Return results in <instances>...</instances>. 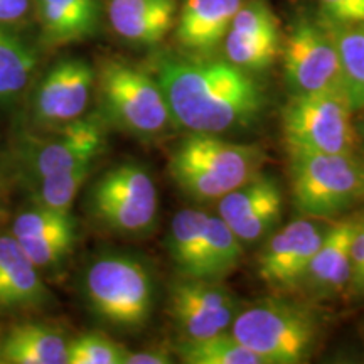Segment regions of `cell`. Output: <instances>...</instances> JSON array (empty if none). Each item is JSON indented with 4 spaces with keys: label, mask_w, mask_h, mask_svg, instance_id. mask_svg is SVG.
<instances>
[{
    "label": "cell",
    "mask_w": 364,
    "mask_h": 364,
    "mask_svg": "<svg viewBox=\"0 0 364 364\" xmlns=\"http://www.w3.org/2000/svg\"><path fill=\"white\" fill-rule=\"evenodd\" d=\"M265 152L258 145L228 142L216 134H191L172 150L169 174L188 198L220 201L260 172Z\"/></svg>",
    "instance_id": "obj_2"
},
{
    "label": "cell",
    "mask_w": 364,
    "mask_h": 364,
    "mask_svg": "<svg viewBox=\"0 0 364 364\" xmlns=\"http://www.w3.org/2000/svg\"><path fill=\"white\" fill-rule=\"evenodd\" d=\"M284 199V193L279 181L275 177L258 172L252 179L230 191L226 196H223L218 204V213L228 225L233 226L236 223L252 215L258 208L265 206L272 201Z\"/></svg>",
    "instance_id": "obj_25"
},
{
    "label": "cell",
    "mask_w": 364,
    "mask_h": 364,
    "mask_svg": "<svg viewBox=\"0 0 364 364\" xmlns=\"http://www.w3.org/2000/svg\"><path fill=\"white\" fill-rule=\"evenodd\" d=\"M321 317L312 307L285 297H267L240 309L230 331L263 364L309 361L321 336Z\"/></svg>",
    "instance_id": "obj_4"
},
{
    "label": "cell",
    "mask_w": 364,
    "mask_h": 364,
    "mask_svg": "<svg viewBox=\"0 0 364 364\" xmlns=\"http://www.w3.org/2000/svg\"><path fill=\"white\" fill-rule=\"evenodd\" d=\"M240 302L216 280L177 277L169 287V316L181 339H203L230 331Z\"/></svg>",
    "instance_id": "obj_10"
},
{
    "label": "cell",
    "mask_w": 364,
    "mask_h": 364,
    "mask_svg": "<svg viewBox=\"0 0 364 364\" xmlns=\"http://www.w3.org/2000/svg\"><path fill=\"white\" fill-rule=\"evenodd\" d=\"M68 339L39 322L14 326L0 341V364H66Z\"/></svg>",
    "instance_id": "obj_20"
},
{
    "label": "cell",
    "mask_w": 364,
    "mask_h": 364,
    "mask_svg": "<svg viewBox=\"0 0 364 364\" xmlns=\"http://www.w3.org/2000/svg\"><path fill=\"white\" fill-rule=\"evenodd\" d=\"M353 218L349 245V284L346 292L351 299H364V211Z\"/></svg>",
    "instance_id": "obj_32"
},
{
    "label": "cell",
    "mask_w": 364,
    "mask_h": 364,
    "mask_svg": "<svg viewBox=\"0 0 364 364\" xmlns=\"http://www.w3.org/2000/svg\"><path fill=\"white\" fill-rule=\"evenodd\" d=\"M176 354L186 364H263V359L241 344L231 331L203 339H179Z\"/></svg>",
    "instance_id": "obj_23"
},
{
    "label": "cell",
    "mask_w": 364,
    "mask_h": 364,
    "mask_svg": "<svg viewBox=\"0 0 364 364\" xmlns=\"http://www.w3.org/2000/svg\"><path fill=\"white\" fill-rule=\"evenodd\" d=\"M38 16L46 43H80L97 36L102 24L100 0H38Z\"/></svg>",
    "instance_id": "obj_19"
},
{
    "label": "cell",
    "mask_w": 364,
    "mask_h": 364,
    "mask_svg": "<svg viewBox=\"0 0 364 364\" xmlns=\"http://www.w3.org/2000/svg\"><path fill=\"white\" fill-rule=\"evenodd\" d=\"M206 213L199 209H181L171 221L167 252L174 263L177 277L203 279V228Z\"/></svg>",
    "instance_id": "obj_21"
},
{
    "label": "cell",
    "mask_w": 364,
    "mask_h": 364,
    "mask_svg": "<svg viewBox=\"0 0 364 364\" xmlns=\"http://www.w3.org/2000/svg\"><path fill=\"white\" fill-rule=\"evenodd\" d=\"M353 218L327 226L321 247L314 253L300 290L311 299L326 300L344 294L349 284V245Z\"/></svg>",
    "instance_id": "obj_15"
},
{
    "label": "cell",
    "mask_w": 364,
    "mask_h": 364,
    "mask_svg": "<svg viewBox=\"0 0 364 364\" xmlns=\"http://www.w3.org/2000/svg\"><path fill=\"white\" fill-rule=\"evenodd\" d=\"M83 292L90 311L118 329H144L156 307L154 273L142 258L132 253L98 255L86 268Z\"/></svg>",
    "instance_id": "obj_3"
},
{
    "label": "cell",
    "mask_w": 364,
    "mask_h": 364,
    "mask_svg": "<svg viewBox=\"0 0 364 364\" xmlns=\"http://www.w3.org/2000/svg\"><path fill=\"white\" fill-rule=\"evenodd\" d=\"M102 117L127 134L152 139L172 124L169 107L154 75L124 61H105L98 73Z\"/></svg>",
    "instance_id": "obj_6"
},
{
    "label": "cell",
    "mask_w": 364,
    "mask_h": 364,
    "mask_svg": "<svg viewBox=\"0 0 364 364\" xmlns=\"http://www.w3.org/2000/svg\"><path fill=\"white\" fill-rule=\"evenodd\" d=\"M282 211H284V199L272 201L265 206L258 208L252 215L230 226L238 236L243 245H253L265 240L268 235L277 230L282 221Z\"/></svg>",
    "instance_id": "obj_31"
},
{
    "label": "cell",
    "mask_w": 364,
    "mask_h": 364,
    "mask_svg": "<svg viewBox=\"0 0 364 364\" xmlns=\"http://www.w3.org/2000/svg\"><path fill=\"white\" fill-rule=\"evenodd\" d=\"M108 17L122 39L156 46L176 24L177 0H112Z\"/></svg>",
    "instance_id": "obj_17"
},
{
    "label": "cell",
    "mask_w": 364,
    "mask_h": 364,
    "mask_svg": "<svg viewBox=\"0 0 364 364\" xmlns=\"http://www.w3.org/2000/svg\"><path fill=\"white\" fill-rule=\"evenodd\" d=\"M339 53L343 88L353 112L364 110V22L351 27L331 29Z\"/></svg>",
    "instance_id": "obj_24"
},
{
    "label": "cell",
    "mask_w": 364,
    "mask_h": 364,
    "mask_svg": "<svg viewBox=\"0 0 364 364\" xmlns=\"http://www.w3.org/2000/svg\"><path fill=\"white\" fill-rule=\"evenodd\" d=\"M31 7V0H0V24L21 21Z\"/></svg>",
    "instance_id": "obj_35"
},
{
    "label": "cell",
    "mask_w": 364,
    "mask_h": 364,
    "mask_svg": "<svg viewBox=\"0 0 364 364\" xmlns=\"http://www.w3.org/2000/svg\"><path fill=\"white\" fill-rule=\"evenodd\" d=\"M88 211L112 233L132 238L152 233L159 218L156 181L136 162L113 166L91 186Z\"/></svg>",
    "instance_id": "obj_7"
},
{
    "label": "cell",
    "mask_w": 364,
    "mask_h": 364,
    "mask_svg": "<svg viewBox=\"0 0 364 364\" xmlns=\"http://www.w3.org/2000/svg\"><path fill=\"white\" fill-rule=\"evenodd\" d=\"M93 167L95 164H83L70 171L38 179V189L34 193L36 203L46 208L59 209V211H71L73 203L81 186L90 179Z\"/></svg>",
    "instance_id": "obj_27"
},
{
    "label": "cell",
    "mask_w": 364,
    "mask_h": 364,
    "mask_svg": "<svg viewBox=\"0 0 364 364\" xmlns=\"http://www.w3.org/2000/svg\"><path fill=\"white\" fill-rule=\"evenodd\" d=\"M34 49L0 27V100L19 95L36 70Z\"/></svg>",
    "instance_id": "obj_26"
},
{
    "label": "cell",
    "mask_w": 364,
    "mask_h": 364,
    "mask_svg": "<svg viewBox=\"0 0 364 364\" xmlns=\"http://www.w3.org/2000/svg\"><path fill=\"white\" fill-rule=\"evenodd\" d=\"M359 334H361V341H363V348H364V324L361 326V329H359Z\"/></svg>",
    "instance_id": "obj_37"
},
{
    "label": "cell",
    "mask_w": 364,
    "mask_h": 364,
    "mask_svg": "<svg viewBox=\"0 0 364 364\" xmlns=\"http://www.w3.org/2000/svg\"><path fill=\"white\" fill-rule=\"evenodd\" d=\"M292 203L300 216L334 220L364 199V164L354 154H289Z\"/></svg>",
    "instance_id": "obj_5"
},
{
    "label": "cell",
    "mask_w": 364,
    "mask_h": 364,
    "mask_svg": "<svg viewBox=\"0 0 364 364\" xmlns=\"http://www.w3.org/2000/svg\"><path fill=\"white\" fill-rule=\"evenodd\" d=\"M284 75L292 95L344 90L339 53L322 22L297 19L284 46Z\"/></svg>",
    "instance_id": "obj_9"
},
{
    "label": "cell",
    "mask_w": 364,
    "mask_h": 364,
    "mask_svg": "<svg viewBox=\"0 0 364 364\" xmlns=\"http://www.w3.org/2000/svg\"><path fill=\"white\" fill-rule=\"evenodd\" d=\"M245 245L221 216H206L203 228L204 280L223 282L238 267Z\"/></svg>",
    "instance_id": "obj_22"
},
{
    "label": "cell",
    "mask_w": 364,
    "mask_h": 364,
    "mask_svg": "<svg viewBox=\"0 0 364 364\" xmlns=\"http://www.w3.org/2000/svg\"><path fill=\"white\" fill-rule=\"evenodd\" d=\"M12 236L38 268L56 267L65 262L76 245V220L71 211L36 204L16 218Z\"/></svg>",
    "instance_id": "obj_14"
},
{
    "label": "cell",
    "mask_w": 364,
    "mask_h": 364,
    "mask_svg": "<svg viewBox=\"0 0 364 364\" xmlns=\"http://www.w3.org/2000/svg\"><path fill=\"white\" fill-rule=\"evenodd\" d=\"M49 297L38 267L12 235L0 236V309L41 306Z\"/></svg>",
    "instance_id": "obj_18"
},
{
    "label": "cell",
    "mask_w": 364,
    "mask_h": 364,
    "mask_svg": "<svg viewBox=\"0 0 364 364\" xmlns=\"http://www.w3.org/2000/svg\"><path fill=\"white\" fill-rule=\"evenodd\" d=\"M344 90L292 95L282 110V134L289 154H354L356 130Z\"/></svg>",
    "instance_id": "obj_8"
},
{
    "label": "cell",
    "mask_w": 364,
    "mask_h": 364,
    "mask_svg": "<svg viewBox=\"0 0 364 364\" xmlns=\"http://www.w3.org/2000/svg\"><path fill=\"white\" fill-rule=\"evenodd\" d=\"M321 22L331 29L351 27L364 22V0H317Z\"/></svg>",
    "instance_id": "obj_33"
},
{
    "label": "cell",
    "mask_w": 364,
    "mask_h": 364,
    "mask_svg": "<svg viewBox=\"0 0 364 364\" xmlns=\"http://www.w3.org/2000/svg\"><path fill=\"white\" fill-rule=\"evenodd\" d=\"M174 363L172 354L166 349H150V351H127L125 364H171Z\"/></svg>",
    "instance_id": "obj_34"
},
{
    "label": "cell",
    "mask_w": 364,
    "mask_h": 364,
    "mask_svg": "<svg viewBox=\"0 0 364 364\" xmlns=\"http://www.w3.org/2000/svg\"><path fill=\"white\" fill-rule=\"evenodd\" d=\"M95 70L81 58H66L46 73L34 97V118L44 127L70 124L83 117L93 91Z\"/></svg>",
    "instance_id": "obj_12"
},
{
    "label": "cell",
    "mask_w": 364,
    "mask_h": 364,
    "mask_svg": "<svg viewBox=\"0 0 364 364\" xmlns=\"http://www.w3.org/2000/svg\"><path fill=\"white\" fill-rule=\"evenodd\" d=\"M172 124L196 134L247 129L265 110V93L252 73L228 59L162 54L154 65Z\"/></svg>",
    "instance_id": "obj_1"
},
{
    "label": "cell",
    "mask_w": 364,
    "mask_h": 364,
    "mask_svg": "<svg viewBox=\"0 0 364 364\" xmlns=\"http://www.w3.org/2000/svg\"><path fill=\"white\" fill-rule=\"evenodd\" d=\"M359 135H361V140H363V145H364V124L359 125Z\"/></svg>",
    "instance_id": "obj_36"
},
{
    "label": "cell",
    "mask_w": 364,
    "mask_h": 364,
    "mask_svg": "<svg viewBox=\"0 0 364 364\" xmlns=\"http://www.w3.org/2000/svg\"><path fill=\"white\" fill-rule=\"evenodd\" d=\"M241 4V0H186L176 17L177 43L199 58L213 54L225 43Z\"/></svg>",
    "instance_id": "obj_16"
},
{
    "label": "cell",
    "mask_w": 364,
    "mask_h": 364,
    "mask_svg": "<svg viewBox=\"0 0 364 364\" xmlns=\"http://www.w3.org/2000/svg\"><path fill=\"white\" fill-rule=\"evenodd\" d=\"M107 127L102 113L83 115L58 127L56 134L36 145L31 156L36 181L83 164H95L107 149Z\"/></svg>",
    "instance_id": "obj_13"
},
{
    "label": "cell",
    "mask_w": 364,
    "mask_h": 364,
    "mask_svg": "<svg viewBox=\"0 0 364 364\" xmlns=\"http://www.w3.org/2000/svg\"><path fill=\"white\" fill-rule=\"evenodd\" d=\"M226 59L245 71H263L279 56L280 38H247L228 33L225 38Z\"/></svg>",
    "instance_id": "obj_28"
},
{
    "label": "cell",
    "mask_w": 364,
    "mask_h": 364,
    "mask_svg": "<svg viewBox=\"0 0 364 364\" xmlns=\"http://www.w3.org/2000/svg\"><path fill=\"white\" fill-rule=\"evenodd\" d=\"M129 349L98 332H86L68 341L66 364H125Z\"/></svg>",
    "instance_id": "obj_29"
},
{
    "label": "cell",
    "mask_w": 364,
    "mask_h": 364,
    "mask_svg": "<svg viewBox=\"0 0 364 364\" xmlns=\"http://www.w3.org/2000/svg\"><path fill=\"white\" fill-rule=\"evenodd\" d=\"M228 33L247 38H280V26L267 2L250 0L247 4H241Z\"/></svg>",
    "instance_id": "obj_30"
},
{
    "label": "cell",
    "mask_w": 364,
    "mask_h": 364,
    "mask_svg": "<svg viewBox=\"0 0 364 364\" xmlns=\"http://www.w3.org/2000/svg\"><path fill=\"white\" fill-rule=\"evenodd\" d=\"M327 226L321 220L300 216L267 236L258 255V279L279 292L300 290L314 253L321 247Z\"/></svg>",
    "instance_id": "obj_11"
}]
</instances>
